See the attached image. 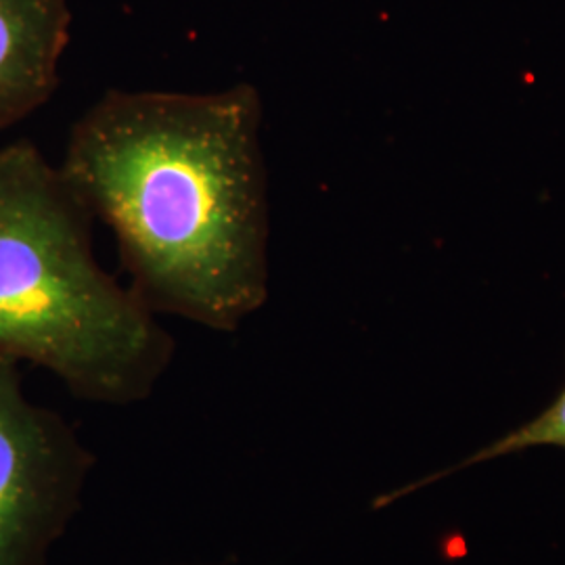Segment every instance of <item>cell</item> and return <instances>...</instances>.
Instances as JSON below:
<instances>
[{
    "label": "cell",
    "mask_w": 565,
    "mask_h": 565,
    "mask_svg": "<svg viewBox=\"0 0 565 565\" xmlns=\"http://www.w3.org/2000/svg\"><path fill=\"white\" fill-rule=\"evenodd\" d=\"M263 93L105 90L60 170L153 315L233 333L270 296Z\"/></svg>",
    "instance_id": "1"
},
{
    "label": "cell",
    "mask_w": 565,
    "mask_h": 565,
    "mask_svg": "<svg viewBox=\"0 0 565 565\" xmlns=\"http://www.w3.org/2000/svg\"><path fill=\"white\" fill-rule=\"evenodd\" d=\"M95 218L32 141L0 147V356L46 369L84 403L153 396L177 342L103 268Z\"/></svg>",
    "instance_id": "2"
},
{
    "label": "cell",
    "mask_w": 565,
    "mask_h": 565,
    "mask_svg": "<svg viewBox=\"0 0 565 565\" xmlns=\"http://www.w3.org/2000/svg\"><path fill=\"white\" fill-rule=\"evenodd\" d=\"M0 356V565H44L81 513L95 455L74 425L30 401Z\"/></svg>",
    "instance_id": "3"
},
{
    "label": "cell",
    "mask_w": 565,
    "mask_h": 565,
    "mask_svg": "<svg viewBox=\"0 0 565 565\" xmlns=\"http://www.w3.org/2000/svg\"><path fill=\"white\" fill-rule=\"evenodd\" d=\"M70 28V0H0V130L55 95Z\"/></svg>",
    "instance_id": "4"
},
{
    "label": "cell",
    "mask_w": 565,
    "mask_h": 565,
    "mask_svg": "<svg viewBox=\"0 0 565 565\" xmlns=\"http://www.w3.org/2000/svg\"><path fill=\"white\" fill-rule=\"evenodd\" d=\"M539 446H557V448H565V387L564 392L555 398V403L551 404L546 411H543L536 419L527 422V424L509 431L501 440L492 443V445L484 446L482 450L473 452L471 457H467L450 469H445L440 473H434L425 480L424 484H431L438 482L446 476L465 469V467H473V465L488 463L492 459L505 457V455H513V452H522L527 448H539Z\"/></svg>",
    "instance_id": "5"
},
{
    "label": "cell",
    "mask_w": 565,
    "mask_h": 565,
    "mask_svg": "<svg viewBox=\"0 0 565 565\" xmlns=\"http://www.w3.org/2000/svg\"><path fill=\"white\" fill-rule=\"evenodd\" d=\"M184 565H191V564H184Z\"/></svg>",
    "instance_id": "6"
}]
</instances>
